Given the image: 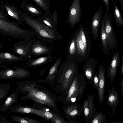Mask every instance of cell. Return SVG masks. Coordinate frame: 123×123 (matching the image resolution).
<instances>
[{"label":"cell","instance_id":"obj_32","mask_svg":"<svg viewBox=\"0 0 123 123\" xmlns=\"http://www.w3.org/2000/svg\"><path fill=\"white\" fill-rule=\"evenodd\" d=\"M80 29V31L81 39L86 51H87V40L85 32L83 28H82V26H81Z\"/></svg>","mask_w":123,"mask_h":123},{"label":"cell","instance_id":"obj_49","mask_svg":"<svg viewBox=\"0 0 123 123\" xmlns=\"http://www.w3.org/2000/svg\"><path fill=\"white\" fill-rule=\"evenodd\" d=\"M2 82H0V84H1V83Z\"/></svg>","mask_w":123,"mask_h":123},{"label":"cell","instance_id":"obj_40","mask_svg":"<svg viewBox=\"0 0 123 123\" xmlns=\"http://www.w3.org/2000/svg\"><path fill=\"white\" fill-rule=\"evenodd\" d=\"M53 20L55 24H56L57 23V15L55 13L53 14Z\"/></svg>","mask_w":123,"mask_h":123},{"label":"cell","instance_id":"obj_5","mask_svg":"<svg viewBox=\"0 0 123 123\" xmlns=\"http://www.w3.org/2000/svg\"><path fill=\"white\" fill-rule=\"evenodd\" d=\"M0 33L6 36L29 40L36 35L33 31L22 29L13 23L0 18Z\"/></svg>","mask_w":123,"mask_h":123},{"label":"cell","instance_id":"obj_1","mask_svg":"<svg viewBox=\"0 0 123 123\" xmlns=\"http://www.w3.org/2000/svg\"><path fill=\"white\" fill-rule=\"evenodd\" d=\"M18 90L24 95L22 100H32L35 104L44 105L53 111L59 113L57 105L58 98L46 87L34 80H26L17 82Z\"/></svg>","mask_w":123,"mask_h":123},{"label":"cell","instance_id":"obj_14","mask_svg":"<svg viewBox=\"0 0 123 123\" xmlns=\"http://www.w3.org/2000/svg\"><path fill=\"white\" fill-rule=\"evenodd\" d=\"M31 51V55L36 57L50 54L52 50L42 42L34 39L32 40Z\"/></svg>","mask_w":123,"mask_h":123},{"label":"cell","instance_id":"obj_22","mask_svg":"<svg viewBox=\"0 0 123 123\" xmlns=\"http://www.w3.org/2000/svg\"><path fill=\"white\" fill-rule=\"evenodd\" d=\"M101 46L105 54H109V48L108 45L107 37L105 30V22L103 18L101 26Z\"/></svg>","mask_w":123,"mask_h":123},{"label":"cell","instance_id":"obj_9","mask_svg":"<svg viewBox=\"0 0 123 123\" xmlns=\"http://www.w3.org/2000/svg\"><path fill=\"white\" fill-rule=\"evenodd\" d=\"M62 108L64 117L68 121L72 120V119L75 120L77 116L79 118L82 116L83 113L82 107L77 102L64 105Z\"/></svg>","mask_w":123,"mask_h":123},{"label":"cell","instance_id":"obj_4","mask_svg":"<svg viewBox=\"0 0 123 123\" xmlns=\"http://www.w3.org/2000/svg\"><path fill=\"white\" fill-rule=\"evenodd\" d=\"M86 86L84 75L81 74H78L75 77L67 93L59 101L64 105L77 102L82 97Z\"/></svg>","mask_w":123,"mask_h":123},{"label":"cell","instance_id":"obj_48","mask_svg":"<svg viewBox=\"0 0 123 123\" xmlns=\"http://www.w3.org/2000/svg\"><path fill=\"white\" fill-rule=\"evenodd\" d=\"M92 0H89V2H90V3L91 2V1H92Z\"/></svg>","mask_w":123,"mask_h":123},{"label":"cell","instance_id":"obj_2","mask_svg":"<svg viewBox=\"0 0 123 123\" xmlns=\"http://www.w3.org/2000/svg\"><path fill=\"white\" fill-rule=\"evenodd\" d=\"M72 61L66 60L57 69L54 90L59 95V100L68 91L75 77L78 74V67Z\"/></svg>","mask_w":123,"mask_h":123},{"label":"cell","instance_id":"obj_31","mask_svg":"<svg viewBox=\"0 0 123 123\" xmlns=\"http://www.w3.org/2000/svg\"><path fill=\"white\" fill-rule=\"evenodd\" d=\"M6 11L9 15L19 21V19L18 14L12 7L7 6H6Z\"/></svg>","mask_w":123,"mask_h":123},{"label":"cell","instance_id":"obj_28","mask_svg":"<svg viewBox=\"0 0 123 123\" xmlns=\"http://www.w3.org/2000/svg\"><path fill=\"white\" fill-rule=\"evenodd\" d=\"M114 6L115 16L116 23L117 25L120 27L123 26V19L118 7L115 2L113 3Z\"/></svg>","mask_w":123,"mask_h":123},{"label":"cell","instance_id":"obj_20","mask_svg":"<svg viewBox=\"0 0 123 123\" xmlns=\"http://www.w3.org/2000/svg\"><path fill=\"white\" fill-rule=\"evenodd\" d=\"M18 90L13 92L7 98L5 101L0 105V110L3 112L8 111L10 107L15 104L17 101L19 92Z\"/></svg>","mask_w":123,"mask_h":123},{"label":"cell","instance_id":"obj_42","mask_svg":"<svg viewBox=\"0 0 123 123\" xmlns=\"http://www.w3.org/2000/svg\"><path fill=\"white\" fill-rule=\"evenodd\" d=\"M121 5V9L123 12V0H119Z\"/></svg>","mask_w":123,"mask_h":123},{"label":"cell","instance_id":"obj_41","mask_svg":"<svg viewBox=\"0 0 123 123\" xmlns=\"http://www.w3.org/2000/svg\"><path fill=\"white\" fill-rule=\"evenodd\" d=\"M122 64L121 65V72L122 75H123V55H122Z\"/></svg>","mask_w":123,"mask_h":123},{"label":"cell","instance_id":"obj_33","mask_svg":"<svg viewBox=\"0 0 123 123\" xmlns=\"http://www.w3.org/2000/svg\"><path fill=\"white\" fill-rule=\"evenodd\" d=\"M39 6L41 7L45 11H47L48 7L45 2L43 0H34Z\"/></svg>","mask_w":123,"mask_h":123},{"label":"cell","instance_id":"obj_26","mask_svg":"<svg viewBox=\"0 0 123 123\" xmlns=\"http://www.w3.org/2000/svg\"><path fill=\"white\" fill-rule=\"evenodd\" d=\"M107 121L105 115L101 112L97 111L95 112L92 118L89 120L90 123H107Z\"/></svg>","mask_w":123,"mask_h":123},{"label":"cell","instance_id":"obj_30","mask_svg":"<svg viewBox=\"0 0 123 123\" xmlns=\"http://www.w3.org/2000/svg\"><path fill=\"white\" fill-rule=\"evenodd\" d=\"M51 121L53 123H68L69 122L66 121L59 113L54 112L53 113V116Z\"/></svg>","mask_w":123,"mask_h":123},{"label":"cell","instance_id":"obj_50","mask_svg":"<svg viewBox=\"0 0 123 123\" xmlns=\"http://www.w3.org/2000/svg\"></svg>","mask_w":123,"mask_h":123},{"label":"cell","instance_id":"obj_47","mask_svg":"<svg viewBox=\"0 0 123 123\" xmlns=\"http://www.w3.org/2000/svg\"><path fill=\"white\" fill-rule=\"evenodd\" d=\"M111 0V1L112 2V4H113V3H114V2H113V0ZM117 1H118V0H116Z\"/></svg>","mask_w":123,"mask_h":123},{"label":"cell","instance_id":"obj_10","mask_svg":"<svg viewBox=\"0 0 123 123\" xmlns=\"http://www.w3.org/2000/svg\"><path fill=\"white\" fill-rule=\"evenodd\" d=\"M94 93L90 92L87 98L84 99L83 105V113L87 123L93 117L96 112V108L94 102Z\"/></svg>","mask_w":123,"mask_h":123},{"label":"cell","instance_id":"obj_16","mask_svg":"<svg viewBox=\"0 0 123 123\" xmlns=\"http://www.w3.org/2000/svg\"><path fill=\"white\" fill-rule=\"evenodd\" d=\"M112 51L113 54L107 73V77L112 83L114 81L120 61V55L118 51L115 53L114 51Z\"/></svg>","mask_w":123,"mask_h":123},{"label":"cell","instance_id":"obj_38","mask_svg":"<svg viewBox=\"0 0 123 123\" xmlns=\"http://www.w3.org/2000/svg\"><path fill=\"white\" fill-rule=\"evenodd\" d=\"M105 6L106 10L108 12L109 10V0H103Z\"/></svg>","mask_w":123,"mask_h":123},{"label":"cell","instance_id":"obj_7","mask_svg":"<svg viewBox=\"0 0 123 123\" xmlns=\"http://www.w3.org/2000/svg\"><path fill=\"white\" fill-rule=\"evenodd\" d=\"M111 15L106 12L103 17L105 30L109 49L113 50L117 48V42L113 28L111 20Z\"/></svg>","mask_w":123,"mask_h":123},{"label":"cell","instance_id":"obj_37","mask_svg":"<svg viewBox=\"0 0 123 123\" xmlns=\"http://www.w3.org/2000/svg\"><path fill=\"white\" fill-rule=\"evenodd\" d=\"M0 123H9L10 122L7 120L6 117L0 115Z\"/></svg>","mask_w":123,"mask_h":123},{"label":"cell","instance_id":"obj_8","mask_svg":"<svg viewBox=\"0 0 123 123\" xmlns=\"http://www.w3.org/2000/svg\"><path fill=\"white\" fill-rule=\"evenodd\" d=\"M31 42L32 40L17 41L13 44L12 50L19 56L25 60H29L32 56L31 51Z\"/></svg>","mask_w":123,"mask_h":123},{"label":"cell","instance_id":"obj_45","mask_svg":"<svg viewBox=\"0 0 123 123\" xmlns=\"http://www.w3.org/2000/svg\"><path fill=\"white\" fill-rule=\"evenodd\" d=\"M5 83L4 82L2 83L1 84H0V89L1 87Z\"/></svg>","mask_w":123,"mask_h":123},{"label":"cell","instance_id":"obj_12","mask_svg":"<svg viewBox=\"0 0 123 123\" xmlns=\"http://www.w3.org/2000/svg\"><path fill=\"white\" fill-rule=\"evenodd\" d=\"M9 110L10 111L12 112L33 114L47 120H49L46 114L43 111L33 107L17 104L13 105L11 106Z\"/></svg>","mask_w":123,"mask_h":123},{"label":"cell","instance_id":"obj_18","mask_svg":"<svg viewBox=\"0 0 123 123\" xmlns=\"http://www.w3.org/2000/svg\"><path fill=\"white\" fill-rule=\"evenodd\" d=\"M108 95L106 105L111 107L114 116L116 114V108L119 103L118 94L116 89L113 87L110 89H108Z\"/></svg>","mask_w":123,"mask_h":123},{"label":"cell","instance_id":"obj_25","mask_svg":"<svg viewBox=\"0 0 123 123\" xmlns=\"http://www.w3.org/2000/svg\"><path fill=\"white\" fill-rule=\"evenodd\" d=\"M68 54L67 59L72 61V58L76 53V45L75 37L73 36L68 47Z\"/></svg>","mask_w":123,"mask_h":123},{"label":"cell","instance_id":"obj_29","mask_svg":"<svg viewBox=\"0 0 123 123\" xmlns=\"http://www.w3.org/2000/svg\"><path fill=\"white\" fill-rule=\"evenodd\" d=\"M10 89L9 83H4L0 89V102H1L8 94Z\"/></svg>","mask_w":123,"mask_h":123},{"label":"cell","instance_id":"obj_21","mask_svg":"<svg viewBox=\"0 0 123 123\" xmlns=\"http://www.w3.org/2000/svg\"><path fill=\"white\" fill-rule=\"evenodd\" d=\"M95 67L93 65H85L83 68V74L88 82L93 85V78L95 74Z\"/></svg>","mask_w":123,"mask_h":123},{"label":"cell","instance_id":"obj_6","mask_svg":"<svg viewBox=\"0 0 123 123\" xmlns=\"http://www.w3.org/2000/svg\"><path fill=\"white\" fill-rule=\"evenodd\" d=\"M30 74L29 71L20 67L6 68L0 70V79H7L15 78L22 79L28 77Z\"/></svg>","mask_w":123,"mask_h":123},{"label":"cell","instance_id":"obj_19","mask_svg":"<svg viewBox=\"0 0 123 123\" xmlns=\"http://www.w3.org/2000/svg\"><path fill=\"white\" fill-rule=\"evenodd\" d=\"M53 59L51 54L47 56L41 57L36 59H31L28 60L24 64L25 67H34L43 65L48 62H52Z\"/></svg>","mask_w":123,"mask_h":123},{"label":"cell","instance_id":"obj_43","mask_svg":"<svg viewBox=\"0 0 123 123\" xmlns=\"http://www.w3.org/2000/svg\"><path fill=\"white\" fill-rule=\"evenodd\" d=\"M0 18L2 19H4L5 18V17L1 14L0 13Z\"/></svg>","mask_w":123,"mask_h":123},{"label":"cell","instance_id":"obj_39","mask_svg":"<svg viewBox=\"0 0 123 123\" xmlns=\"http://www.w3.org/2000/svg\"><path fill=\"white\" fill-rule=\"evenodd\" d=\"M120 84L121 85V91L122 96H123V78L120 80Z\"/></svg>","mask_w":123,"mask_h":123},{"label":"cell","instance_id":"obj_36","mask_svg":"<svg viewBox=\"0 0 123 123\" xmlns=\"http://www.w3.org/2000/svg\"><path fill=\"white\" fill-rule=\"evenodd\" d=\"M27 8L28 10L33 13L37 14H40L39 11L34 7L31 6H27Z\"/></svg>","mask_w":123,"mask_h":123},{"label":"cell","instance_id":"obj_11","mask_svg":"<svg viewBox=\"0 0 123 123\" xmlns=\"http://www.w3.org/2000/svg\"><path fill=\"white\" fill-rule=\"evenodd\" d=\"M61 62V57H60L54 62L49 70L48 75L45 78L37 80V81L44 83L54 90L55 85L57 69Z\"/></svg>","mask_w":123,"mask_h":123},{"label":"cell","instance_id":"obj_3","mask_svg":"<svg viewBox=\"0 0 123 123\" xmlns=\"http://www.w3.org/2000/svg\"><path fill=\"white\" fill-rule=\"evenodd\" d=\"M24 20L35 32L36 37L43 42L50 43L63 38L57 31L34 19L26 17Z\"/></svg>","mask_w":123,"mask_h":123},{"label":"cell","instance_id":"obj_44","mask_svg":"<svg viewBox=\"0 0 123 123\" xmlns=\"http://www.w3.org/2000/svg\"><path fill=\"white\" fill-rule=\"evenodd\" d=\"M4 47L3 45L0 43V49Z\"/></svg>","mask_w":123,"mask_h":123},{"label":"cell","instance_id":"obj_17","mask_svg":"<svg viewBox=\"0 0 123 123\" xmlns=\"http://www.w3.org/2000/svg\"><path fill=\"white\" fill-rule=\"evenodd\" d=\"M103 10L102 7L96 12L92 19L91 22V33L93 39L96 42L98 37L99 27L101 20L102 17Z\"/></svg>","mask_w":123,"mask_h":123},{"label":"cell","instance_id":"obj_46","mask_svg":"<svg viewBox=\"0 0 123 123\" xmlns=\"http://www.w3.org/2000/svg\"><path fill=\"white\" fill-rule=\"evenodd\" d=\"M121 121H117H117L116 122H112V123H123Z\"/></svg>","mask_w":123,"mask_h":123},{"label":"cell","instance_id":"obj_24","mask_svg":"<svg viewBox=\"0 0 123 123\" xmlns=\"http://www.w3.org/2000/svg\"><path fill=\"white\" fill-rule=\"evenodd\" d=\"M76 51L77 54L82 56H84L86 53L85 46L82 41L81 37L80 29L75 36Z\"/></svg>","mask_w":123,"mask_h":123},{"label":"cell","instance_id":"obj_27","mask_svg":"<svg viewBox=\"0 0 123 123\" xmlns=\"http://www.w3.org/2000/svg\"><path fill=\"white\" fill-rule=\"evenodd\" d=\"M11 120L13 122L20 123H40V121L34 119L26 117L12 116L11 117Z\"/></svg>","mask_w":123,"mask_h":123},{"label":"cell","instance_id":"obj_35","mask_svg":"<svg viewBox=\"0 0 123 123\" xmlns=\"http://www.w3.org/2000/svg\"><path fill=\"white\" fill-rule=\"evenodd\" d=\"M10 62L4 60L0 59V67L6 68Z\"/></svg>","mask_w":123,"mask_h":123},{"label":"cell","instance_id":"obj_34","mask_svg":"<svg viewBox=\"0 0 123 123\" xmlns=\"http://www.w3.org/2000/svg\"><path fill=\"white\" fill-rule=\"evenodd\" d=\"M99 83V80L98 77V73L96 72L94 74L93 78V86L94 87L98 90Z\"/></svg>","mask_w":123,"mask_h":123},{"label":"cell","instance_id":"obj_15","mask_svg":"<svg viewBox=\"0 0 123 123\" xmlns=\"http://www.w3.org/2000/svg\"><path fill=\"white\" fill-rule=\"evenodd\" d=\"M105 68L102 65L99 66L98 72L99 80L98 90V95L100 103L102 104L103 102L105 87Z\"/></svg>","mask_w":123,"mask_h":123},{"label":"cell","instance_id":"obj_13","mask_svg":"<svg viewBox=\"0 0 123 123\" xmlns=\"http://www.w3.org/2000/svg\"><path fill=\"white\" fill-rule=\"evenodd\" d=\"M81 9L80 0H73L70 9L68 22L72 27L80 21Z\"/></svg>","mask_w":123,"mask_h":123},{"label":"cell","instance_id":"obj_51","mask_svg":"<svg viewBox=\"0 0 123 123\" xmlns=\"http://www.w3.org/2000/svg\"></svg>","mask_w":123,"mask_h":123},{"label":"cell","instance_id":"obj_23","mask_svg":"<svg viewBox=\"0 0 123 123\" xmlns=\"http://www.w3.org/2000/svg\"><path fill=\"white\" fill-rule=\"evenodd\" d=\"M0 59L10 63L25 60L24 58L16 56L13 53L6 52H0Z\"/></svg>","mask_w":123,"mask_h":123}]
</instances>
